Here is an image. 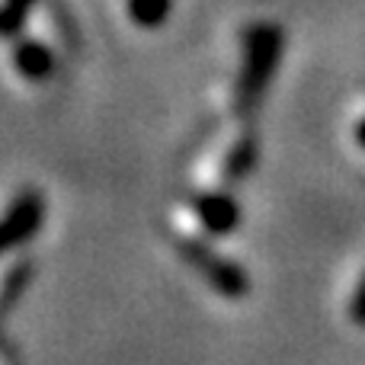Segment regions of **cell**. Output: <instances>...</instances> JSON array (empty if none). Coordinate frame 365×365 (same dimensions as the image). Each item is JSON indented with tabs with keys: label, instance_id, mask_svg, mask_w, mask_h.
I'll return each mask as SVG.
<instances>
[{
	"label": "cell",
	"instance_id": "cell-3",
	"mask_svg": "<svg viewBox=\"0 0 365 365\" xmlns=\"http://www.w3.org/2000/svg\"><path fill=\"white\" fill-rule=\"evenodd\" d=\"M38 221H42V205H38L36 195L26 192L19 199H13L0 215V257L23 244L38 227Z\"/></svg>",
	"mask_w": 365,
	"mask_h": 365
},
{
	"label": "cell",
	"instance_id": "cell-1",
	"mask_svg": "<svg viewBox=\"0 0 365 365\" xmlns=\"http://www.w3.org/2000/svg\"><path fill=\"white\" fill-rule=\"evenodd\" d=\"M237 221V212L227 199L215 195V199H199L177 215V227L186 234L189 240H202V237H218L227 234Z\"/></svg>",
	"mask_w": 365,
	"mask_h": 365
},
{
	"label": "cell",
	"instance_id": "cell-5",
	"mask_svg": "<svg viewBox=\"0 0 365 365\" xmlns=\"http://www.w3.org/2000/svg\"><path fill=\"white\" fill-rule=\"evenodd\" d=\"M16 68L23 71L26 77H38L48 71V51L42 45H23L16 51Z\"/></svg>",
	"mask_w": 365,
	"mask_h": 365
},
{
	"label": "cell",
	"instance_id": "cell-4",
	"mask_svg": "<svg viewBox=\"0 0 365 365\" xmlns=\"http://www.w3.org/2000/svg\"><path fill=\"white\" fill-rule=\"evenodd\" d=\"M340 314L349 327H359L365 330V259L362 266L349 276L346 289H343V298H340Z\"/></svg>",
	"mask_w": 365,
	"mask_h": 365
},
{
	"label": "cell",
	"instance_id": "cell-2",
	"mask_svg": "<svg viewBox=\"0 0 365 365\" xmlns=\"http://www.w3.org/2000/svg\"><path fill=\"white\" fill-rule=\"evenodd\" d=\"M186 259L192 263V269L202 272V282L208 285V289L215 292V295L227 298V302H237V298L247 295V276L237 269V266H231L227 259H218L215 253H208L205 247L192 244L186 250Z\"/></svg>",
	"mask_w": 365,
	"mask_h": 365
}]
</instances>
